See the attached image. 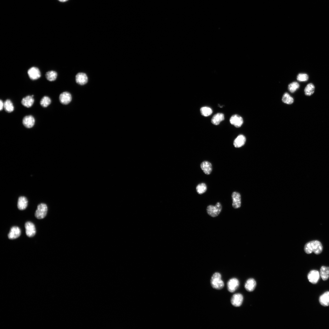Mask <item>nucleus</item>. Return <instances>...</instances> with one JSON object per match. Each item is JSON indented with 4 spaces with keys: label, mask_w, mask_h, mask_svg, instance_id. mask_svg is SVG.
Segmentation results:
<instances>
[{
    "label": "nucleus",
    "mask_w": 329,
    "mask_h": 329,
    "mask_svg": "<svg viewBox=\"0 0 329 329\" xmlns=\"http://www.w3.org/2000/svg\"><path fill=\"white\" fill-rule=\"evenodd\" d=\"M4 107V103L1 100L0 101V110L1 111Z\"/></svg>",
    "instance_id": "33"
},
{
    "label": "nucleus",
    "mask_w": 329,
    "mask_h": 329,
    "mask_svg": "<svg viewBox=\"0 0 329 329\" xmlns=\"http://www.w3.org/2000/svg\"><path fill=\"white\" fill-rule=\"evenodd\" d=\"M299 87V84L297 82H295L289 84L288 89L290 92L293 93L295 92Z\"/></svg>",
    "instance_id": "31"
},
{
    "label": "nucleus",
    "mask_w": 329,
    "mask_h": 329,
    "mask_svg": "<svg viewBox=\"0 0 329 329\" xmlns=\"http://www.w3.org/2000/svg\"><path fill=\"white\" fill-rule=\"evenodd\" d=\"M48 211L46 204L41 203L39 205L35 213V216L38 219H42L46 217Z\"/></svg>",
    "instance_id": "4"
},
{
    "label": "nucleus",
    "mask_w": 329,
    "mask_h": 329,
    "mask_svg": "<svg viewBox=\"0 0 329 329\" xmlns=\"http://www.w3.org/2000/svg\"><path fill=\"white\" fill-rule=\"evenodd\" d=\"M46 76L48 80L53 82L56 80L58 77V73L55 71H50L46 73Z\"/></svg>",
    "instance_id": "25"
},
{
    "label": "nucleus",
    "mask_w": 329,
    "mask_h": 329,
    "mask_svg": "<svg viewBox=\"0 0 329 329\" xmlns=\"http://www.w3.org/2000/svg\"><path fill=\"white\" fill-rule=\"evenodd\" d=\"M315 87L314 85L312 83L308 84L305 88L304 92L305 95L307 96H310L314 93Z\"/></svg>",
    "instance_id": "26"
},
{
    "label": "nucleus",
    "mask_w": 329,
    "mask_h": 329,
    "mask_svg": "<svg viewBox=\"0 0 329 329\" xmlns=\"http://www.w3.org/2000/svg\"><path fill=\"white\" fill-rule=\"evenodd\" d=\"M25 227L26 229V235L29 237L34 236L36 233L35 226L32 223L27 222L25 223Z\"/></svg>",
    "instance_id": "6"
},
{
    "label": "nucleus",
    "mask_w": 329,
    "mask_h": 329,
    "mask_svg": "<svg viewBox=\"0 0 329 329\" xmlns=\"http://www.w3.org/2000/svg\"><path fill=\"white\" fill-rule=\"evenodd\" d=\"M202 115L205 117H208L211 115L212 113V110L210 108L207 107H204L200 109Z\"/></svg>",
    "instance_id": "29"
},
{
    "label": "nucleus",
    "mask_w": 329,
    "mask_h": 329,
    "mask_svg": "<svg viewBox=\"0 0 329 329\" xmlns=\"http://www.w3.org/2000/svg\"><path fill=\"white\" fill-rule=\"evenodd\" d=\"M308 76L306 74L300 73L297 76V80L300 82H304L307 81L308 79Z\"/></svg>",
    "instance_id": "32"
},
{
    "label": "nucleus",
    "mask_w": 329,
    "mask_h": 329,
    "mask_svg": "<svg viewBox=\"0 0 329 329\" xmlns=\"http://www.w3.org/2000/svg\"><path fill=\"white\" fill-rule=\"evenodd\" d=\"M319 301L320 304L324 306H329V291L323 294L320 297Z\"/></svg>",
    "instance_id": "22"
},
{
    "label": "nucleus",
    "mask_w": 329,
    "mask_h": 329,
    "mask_svg": "<svg viewBox=\"0 0 329 329\" xmlns=\"http://www.w3.org/2000/svg\"><path fill=\"white\" fill-rule=\"evenodd\" d=\"M59 100L62 104L64 105L68 104L72 100L71 95L67 92L63 93L60 95Z\"/></svg>",
    "instance_id": "14"
},
{
    "label": "nucleus",
    "mask_w": 329,
    "mask_h": 329,
    "mask_svg": "<svg viewBox=\"0 0 329 329\" xmlns=\"http://www.w3.org/2000/svg\"><path fill=\"white\" fill-rule=\"evenodd\" d=\"M222 207L221 204L217 202L215 206L209 205L207 208V212L208 214L213 217H217L222 211Z\"/></svg>",
    "instance_id": "3"
},
{
    "label": "nucleus",
    "mask_w": 329,
    "mask_h": 329,
    "mask_svg": "<svg viewBox=\"0 0 329 329\" xmlns=\"http://www.w3.org/2000/svg\"><path fill=\"white\" fill-rule=\"evenodd\" d=\"M27 74L30 78L32 80H37L41 77V73L38 68L32 67L27 71Z\"/></svg>",
    "instance_id": "5"
},
{
    "label": "nucleus",
    "mask_w": 329,
    "mask_h": 329,
    "mask_svg": "<svg viewBox=\"0 0 329 329\" xmlns=\"http://www.w3.org/2000/svg\"><path fill=\"white\" fill-rule=\"evenodd\" d=\"M239 282L236 278H233L230 280L227 283L228 291L230 293L234 292L239 285Z\"/></svg>",
    "instance_id": "9"
},
{
    "label": "nucleus",
    "mask_w": 329,
    "mask_h": 329,
    "mask_svg": "<svg viewBox=\"0 0 329 329\" xmlns=\"http://www.w3.org/2000/svg\"><path fill=\"white\" fill-rule=\"evenodd\" d=\"M308 279L310 282L315 284L318 282L320 278L319 271L313 270L310 271L308 275Z\"/></svg>",
    "instance_id": "12"
},
{
    "label": "nucleus",
    "mask_w": 329,
    "mask_h": 329,
    "mask_svg": "<svg viewBox=\"0 0 329 329\" xmlns=\"http://www.w3.org/2000/svg\"><path fill=\"white\" fill-rule=\"evenodd\" d=\"M196 190L198 194L202 195L207 191V186L205 183L200 184L196 186Z\"/></svg>",
    "instance_id": "28"
},
{
    "label": "nucleus",
    "mask_w": 329,
    "mask_h": 329,
    "mask_svg": "<svg viewBox=\"0 0 329 329\" xmlns=\"http://www.w3.org/2000/svg\"><path fill=\"white\" fill-rule=\"evenodd\" d=\"M243 299V297L241 294H235L231 297V302L234 307H239L242 304Z\"/></svg>",
    "instance_id": "8"
},
{
    "label": "nucleus",
    "mask_w": 329,
    "mask_h": 329,
    "mask_svg": "<svg viewBox=\"0 0 329 329\" xmlns=\"http://www.w3.org/2000/svg\"><path fill=\"white\" fill-rule=\"evenodd\" d=\"M211 284L212 288L216 290H221L223 288L224 282L220 273H215L213 274L211 278Z\"/></svg>",
    "instance_id": "2"
},
{
    "label": "nucleus",
    "mask_w": 329,
    "mask_h": 329,
    "mask_svg": "<svg viewBox=\"0 0 329 329\" xmlns=\"http://www.w3.org/2000/svg\"><path fill=\"white\" fill-rule=\"evenodd\" d=\"M321 243L318 241H310L305 245L304 250L306 253L310 254L313 252L316 254H320L323 251Z\"/></svg>",
    "instance_id": "1"
},
{
    "label": "nucleus",
    "mask_w": 329,
    "mask_h": 329,
    "mask_svg": "<svg viewBox=\"0 0 329 329\" xmlns=\"http://www.w3.org/2000/svg\"><path fill=\"white\" fill-rule=\"evenodd\" d=\"M256 286V283L253 279H249L245 283V288L246 290L248 292L254 291Z\"/></svg>",
    "instance_id": "18"
},
{
    "label": "nucleus",
    "mask_w": 329,
    "mask_h": 329,
    "mask_svg": "<svg viewBox=\"0 0 329 329\" xmlns=\"http://www.w3.org/2000/svg\"><path fill=\"white\" fill-rule=\"evenodd\" d=\"M282 100L284 103L288 104H291L294 101L293 98L287 93L283 95Z\"/></svg>",
    "instance_id": "27"
},
{
    "label": "nucleus",
    "mask_w": 329,
    "mask_h": 329,
    "mask_svg": "<svg viewBox=\"0 0 329 329\" xmlns=\"http://www.w3.org/2000/svg\"><path fill=\"white\" fill-rule=\"evenodd\" d=\"M21 235V230L18 226L12 227L10 229L8 236L9 239L13 240L19 237Z\"/></svg>",
    "instance_id": "11"
},
{
    "label": "nucleus",
    "mask_w": 329,
    "mask_h": 329,
    "mask_svg": "<svg viewBox=\"0 0 329 329\" xmlns=\"http://www.w3.org/2000/svg\"><path fill=\"white\" fill-rule=\"evenodd\" d=\"M34 102V99L32 95H28L23 99L21 101V104L26 107L29 108L32 106Z\"/></svg>",
    "instance_id": "19"
},
{
    "label": "nucleus",
    "mask_w": 329,
    "mask_h": 329,
    "mask_svg": "<svg viewBox=\"0 0 329 329\" xmlns=\"http://www.w3.org/2000/svg\"><path fill=\"white\" fill-rule=\"evenodd\" d=\"M320 276L323 280H327L329 277V267L322 266L320 269Z\"/></svg>",
    "instance_id": "23"
},
{
    "label": "nucleus",
    "mask_w": 329,
    "mask_h": 329,
    "mask_svg": "<svg viewBox=\"0 0 329 329\" xmlns=\"http://www.w3.org/2000/svg\"><path fill=\"white\" fill-rule=\"evenodd\" d=\"M232 206L235 209L240 208L241 205V197L239 193L234 192L232 195Z\"/></svg>",
    "instance_id": "7"
},
{
    "label": "nucleus",
    "mask_w": 329,
    "mask_h": 329,
    "mask_svg": "<svg viewBox=\"0 0 329 329\" xmlns=\"http://www.w3.org/2000/svg\"><path fill=\"white\" fill-rule=\"evenodd\" d=\"M224 120V115L222 113H218L214 115L212 119V123L215 125H218Z\"/></svg>",
    "instance_id": "21"
},
{
    "label": "nucleus",
    "mask_w": 329,
    "mask_h": 329,
    "mask_svg": "<svg viewBox=\"0 0 329 329\" xmlns=\"http://www.w3.org/2000/svg\"><path fill=\"white\" fill-rule=\"evenodd\" d=\"M58 1L61 2H65L68 1V0H58Z\"/></svg>",
    "instance_id": "34"
},
{
    "label": "nucleus",
    "mask_w": 329,
    "mask_h": 329,
    "mask_svg": "<svg viewBox=\"0 0 329 329\" xmlns=\"http://www.w3.org/2000/svg\"><path fill=\"white\" fill-rule=\"evenodd\" d=\"M51 101L49 97L47 96H45L41 99L40 104L42 107H47L51 104Z\"/></svg>",
    "instance_id": "30"
},
{
    "label": "nucleus",
    "mask_w": 329,
    "mask_h": 329,
    "mask_svg": "<svg viewBox=\"0 0 329 329\" xmlns=\"http://www.w3.org/2000/svg\"><path fill=\"white\" fill-rule=\"evenodd\" d=\"M4 108L5 111L8 112H12L14 110L13 104L10 100L8 99L4 103Z\"/></svg>",
    "instance_id": "24"
},
{
    "label": "nucleus",
    "mask_w": 329,
    "mask_h": 329,
    "mask_svg": "<svg viewBox=\"0 0 329 329\" xmlns=\"http://www.w3.org/2000/svg\"><path fill=\"white\" fill-rule=\"evenodd\" d=\"M231 124L237 128L240 127L243 123L242 118L240 116L235 114L232 115L230 118Z\"/></svg>",
    "instance_id": "10"
},
{
    "label": "nucleus",
    "mask_w": 329,
    "mask_h": 329,
    "mask_svg": "<svg viewBox=\"0 0 329 329\" xmlns=\"http://www.w3.org/2000/svg\"><path fill=\"white\" fill-rule=\"evenodd\" d=\"M28 201L27 198L24 196L20 197L18 199V207L20 210L25 209L27 206Z\"/></svg>",
    "instance_id": "20"
},
{
    "label": "nucleus",
    "mask_w": 329,
    "mask_h": 329,
    "mask_svg": "<svg viewBox=\"0 0 329 329\" xmlns=\"http://www.w3.org/2000/svg\"><path fill=\"white\" fill-rule=\"evenodd\" d=\"M35 120L34 118L31 115L25 117L23 120V124L26 128H30L34 125Z\"/></svg>",
    "instance_id": "13"
},
{
    "label": "nucleus",
    "mask_w": 329,
    "mask_h": 329,
    "mask_svg": "<svg viewBox=\"0 0 329 329\" xmlns=\"http://www.w3.org/2000/svg\"><path fill=\"white\" fill-rule=\"evenodd\" d=\"M246 141L245 137L243 135H240L234 140V145L236 148H239L244 145Z\"/></svg>",
    "instance_id": "17"
},
{
    "label": "nucleus",
    "mask_w": 329,
    "mask_h": 329,
    "mask_svg": "<svg viewBox=\"0 0 329 329\" xmlns=\"http://www.w3.org/2000/svg\"><path fill=\"white\" fill-rule=\"evenodd\" d=\"M76 81L78 84L84 85L87 83L88 77L86 73H79L76 76Z\"/></svg>",
    "instance_id": "16"
},
{
    "label": "nucleus",
    "mask_w": 329,
    "mask_h": 329,
    "mask_svg": "<svg viewBox=\"0 0 329 329\" xmlns=\"http://www.w3.org/2000/svg\"><path fill=\"white\" fill-rule=\"evenodd\" d=\"M200 167L204 173L206 175H209L212 172V164L210 162L208 161L203 162L201 164Z\"/></svg>",
    "instance_id": "15"
}]
</instances>
